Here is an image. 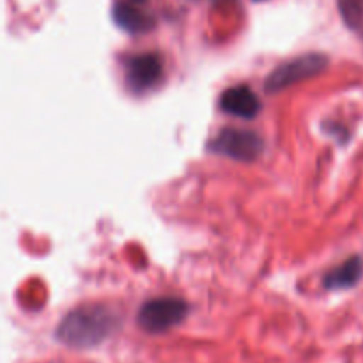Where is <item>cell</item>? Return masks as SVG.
<instances>
[{"instance_id": "cell-1", "label": "cell", "mask_w": 363, "mask_h": 363, "mask_svg": "<svg viewBox=\"0 0 363 363\" xmlns=\"http://www.w3.org/2000/svg\"><path fill=\"white\" fill-rule=\"evenodd\" d=\"M121 325L116 312L106 305H84L71 311L57 328V340L73 350H91L113 335Z\"/></svg>"}, {"instance_id": "cell-2", "label": "cell", "mask_w": 363, "mask_h": 363, "mask_svg": "<svg viewBox=\"0 0 363 363\" xmlns=\"http://www.w3.org/2000/svg\"><path fill=\"white\" fill-rule=\"evenodd\" d=\"M328 62L330 60L325 53H305V55L294 57L272 71V74L266 78V92L275 94V92L286 91L287 87L311 80L321 74L328 67Z\"/></svg>"}, {"instance_id": "cell-3", "label": "cell", "mask_w": 363, "mask_h": 363, "mask_svg": "<svg viewBox=\"0 0 363 363\" xmlns=\"http://www.w3.org/2000/svg\"><path fill=\"white\" fill-rule=\"evenodd\" d=\"M186 315L188 305L179 298H156L142 305L137 323L147 333H163L181 325Z\"/></svg>"}, {"instance_id": "cell-4", "label": "cell", "mask_w": 363, "mask_h": 363, "mask_svg": "<svg viewBox=\"0 0 363 363\" xmlns=\"http://www.w3.org/2000/svg\"><path fill=\"white\" fill-rule=\"evenodd\" d=\"M209 149L236 162H254L264 151V142L255 131L225 128L213 138Z\"/></svg>"}, {"instance_id": "cell-5", "label": "cell", "mask_w": 363, "mask_h": 363, "mask_svg": "<svg viewBox=\"0 0 363 363\" xmlns=\"http://www.w3.org/2000/svg\"><path fill=\"white\" fill-rule=\"evenodd\" d=\"M126 82L135 92H147L162 84L163 60L158 53H138L128 57L124 62Z\"/></svg>"}, {"instance_id": "cell-6", "label": "cell", "mask_w": 363, "mask_h": 363, "mask_svg": "<svg viewBox=\"0 0 363 363\" xmlns=\"http://www.w3.org/2000/svg\"><path fill=\"white\" fill-rule=\"evenodd\" d=\"M220 106L223 112L238 119H254L261 110V101L247 85H236L223 92L220 98Z\"/></svg>"}, {"instance_id": "cell-7", "label": "cell", "mask_w": 363, "mask_h": 363, "mask_svg": "<svg viewBox=\"0 0 363 363\" xmlns=\"http://www.w3.org/2000/svg\"><path fill=\"white\" fill-rule=\"evenodd\" d=\"M113 20L128 34H147L155 28V18L140 7L128 2H117L113 7Z\"/></svg>"}, {"instance_id": "cell-8", "label": "cell", "mask_w": 363, "mask_h": 363, "mask_svg": "<svg viewBox=\"0 0 363 363\" xmlns=\"http://www.w3.org/2000/svg\"><path fill=\"white\" fill-rule=\"evenodd\" d=\"M363 275V262L358 255L346 259L342 264L330 269L323 279V286L328 291H346L357 286Z\"/></svg>"}, {"instance_id": "cell-9", "label": "cell", "mask_w": 363, "mask_h": 363, "mask_svg": "<svg viewBox=\"0 0 363 363\" xmlns=\"http://www.w3.org/2000/svg\"><path fill=\"white\" fill-rule=\"evenodd\" d=\"M337 7L344 23L351 30L363 28V0H337Z\"/></svg>"}, {"instance_id": "cell-10", "label": "cell", "mask_w": 363, "mask_h": 363, "mask_svg": "<svg viewBox=\"0 0 363 363\" xmlns=\"http://www.w3.org/2000/svg\"><path fill=\"white\" fill-rule=\"evenodd\" d=\"M135 2H145V0H135Z\"/></svg>"}]
</instances>
